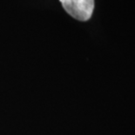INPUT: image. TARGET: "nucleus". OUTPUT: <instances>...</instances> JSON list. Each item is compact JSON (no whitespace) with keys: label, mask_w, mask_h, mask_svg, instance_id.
<instances>
[{"label":"nucleus","mask_w":135,"mask_h":135,"mask_svg":"<svg viewBox=\"0 0 135 135\" xmlns=\"http://www.w3.org/2000/svg\"><path fill=\"white\" fill-rule=\"evenodd\" d=\"M62 6L70 16L79 21L91 18L94 9V0H60Z\"/></svg>","instance_id":"obj_1"}]
</instances>
